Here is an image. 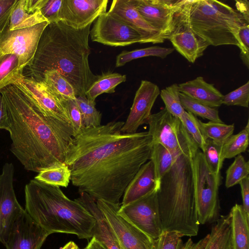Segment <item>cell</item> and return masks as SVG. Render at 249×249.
<instances>
[{"mask_svg":"<svg viewBox=\"0 0 249 249\" xmlns=\"http://www.w3.org/2000/svg\"><path fill=\"white\" fill-rule=\"evenodd\" d=\"M249 81L236 89L223 95L222 104L227 106L249 107Z\"/></svg>","mask_w":249,"mask_h":249,"instance_id":"cell-42","label":"cell"},{"mask_svg":"<svg viewBox=\"0 0 249 249\" xmlns=\"http://www.w3.org/2000/svg\"><path fill=\"white\" fill-rule=\"evenodd\" d=\"M75 101L82 114L84 128L96 127L101 125L102 114L96 109L95 101L83 96H76Z\"/></svg>","mask_w":249,"mask_h":249,"instance_id":"cell-37","label":"cell"},{"mask_svg":"<svg viewBox=\"0 0 249 249\" xmlns=\"http://www.w3.org/2000/svg\"><path fill=\"white\" fill-rule=\"evenodd\" d=\"M49 24L45 21L33 27L9 30L8 26L0 35V53L13 54L23 71L32 64L43 31Z\"/></svg>","mask_w":249,"mask_h":249,"instance_id":"cell-9","label":"cell"},{"mask_svg":"<svg viewBox=\"0 0 249 249\" xmlns=\"http://www.w3.org/2000/svg\"><path fill=\"white\" fill-rule=\"evenodd\" d=\"M226 174V187L230 188L239 184L249 176V161H246L242 155H237L227 169Z\"/></svg>","mask_w":249,"mask_h":249,"instance_id":"cell-38","label":"cell"},{"mask_svg":"<svg viewBox=\"0 0 249 249\" xmlns=\"http://www.w3.org/2000/svg\"><path fill=\"white\" fill-rule=\"evenodd\" d=\"M24 194L25 212L51 234H71L87 240L93 237L95 217L75 199L68 198L59 187L34 179L25 185Z\"/></svg>","mask_w":249,"mask_h":249,"instance_id":"cell-4","label":"cell"},{"mask_svg":"<svg viewBox=\"0 0 249 249\" xmlns=\"http://www.w3.org/2000/svg\"><path fill=\"white\" fill-rule=\"evenodd\" d=\"M15 85L24 92L44 116L71 125L64 102L54 97L43 82L24 75Z\"/></svg>","mask_w":249,"mask_h":249,"instance_id":"cell-15","label":"cell"},{"mask_svg":"<svg viewBox=\"0 0 249 249\" xmlns=\"http://www.w3.org/2000/svg\"><path fill=\"white\" fill-rule=\"evenodd\" d=\"M178 86L180 92L210 107L217 108L222 105L223 95L201 76Z\"/></svg>","mask_w":249,"mask_h":249,"instance_id":"cell-23","label":"cell"},{"mask_svg":"<svg viewBox=\"0 0 249 249\" xmlns=\"http://www.w3.org/2000/svg\"><path fill=\"white\" fill-rule=\"evenodd\" d=\"M160 186L153 163L149 160L143 164L126 188L121 206H124L155 190Z\"/></svg>","mask_w":249,"mask_h":249,"instance_id":"cell-21","label":"cell"},{"mask_svg":"<svg viewBox=\"0 0 249 249\" xmlns=\"http://www.w3.org/2000/svg\"><path fill=\"white\" fill-rule=\"evenodd\" d=\"M179 93L178 85L173 84L162 89L160 91V95L166 110L180 119L185 110L181 105Z\"/></svg>","mask_w":249,"mask_h":249,"instance_id":"cell-39","label":"cell"},{"mask_svg":"<svg viewBox=\"0 0 249 249\" xmlns=\"http://www.w3.org/2000/svg\"><path fill=\"white\" fill-rule=\"evenodd\" d=\"M62 0H42L40 11L49 23L60 21L59 12Z\"/></svg>","mask_w":249,"mask_h":249,"instance_id":"cell-43","label":"cell"},{"mask_svg":"<svg viewBox=\"0 0 249 249\" xmlns=\"http://www.w3.org/2000/svg\"><path fill=\"white\" fill-rule=\"evenodd\" d=\"M154 191L124 206L118 213L134 226L154 240L163 232L157 193Z\"/></svg>","mask_w":249,"mask_h":249,"instance_id":"cell-11","label":"cell"},{"mask_svg":"<svg viewBox=\"0 0 249 249\" xmlns=\"http://www.w3.org/2000/svg\"><path fill=\"white\" fill-rule=\"evenodd\" d=\"M249 123L238 133L231 135L224 143L221 148V157L224 161L235 157L245 152L249 145Z\"/></svg>","mask_w":249,"mask_h":249,"instance_id":"cell-34","label":"cell"},{"mask_svg":"<svg viewBox=\"0 0 249 249\" xmlns=\"http://www.w3.org/2000/svg\"><path fill=\"white\" fill-rule=\"evenodd\" d=\"M90 26L77 30L60 21L49 23L41 35L27 77L40 81L45 71L55 70L71 84L76 96L86 97L98 77L89 65Z\"/></svg>","mask_w":249,"mask_h":249,"instance_id":"cell-3","label":"cell"},{"mask_svg":"<svg viewBox=\"0 0 249 249\" xmlns=\"http://www.w3.org/2000/svg\"><path fill=\"white\" fill-rule=\"evenodd\" d=\"M60 249H78V247L74 242L71 241Z\"/></svg>","mask_w":249,"mask_h":249,"instance_id":"cell-51","label":"cell"},{"mask_svg":"<svg viewBox=\"0 0 249 249\" xmlns=\"http://www.w3.org/2000/svg\"><path fill=\"white\" fill-rule=\"evenodd\" d=\"M144 19L165 40L174 29V18L181 0H130Z\"/></svg>","mask_w":249,"mask_h":249,"instance_id":"cell-16","label":"cell"},{"mask_svg":"<svg viewBox=\"0 0 249 249\" xmlns=\"http://www.w3.org/2000/svg\"><path fill=\"white\" fill-rule=\"evenodd\" d=\"M192 161L198 223H215L220 216L218 190L221 176H215L210 170L199 149Z\"/></svg>","mask_w":249,"mask_h":249,"instance_id":"cell-7","label":"cell"},{"mask_svg":"<svg viewBox=\"0 0 249 249\" xmlns=\"http://www.w3.org/2000/svg\"><path fill=\"white\" fill-rule=\"evenodd\" d=\"M23 72L16 55L0 53V90L18 83L24 77Z\"/></svg>","mask_w":249,"mask_h":249,"instance_id":"cell-30","label":"cell"},{"mask_svg":"<svg viewBox=\"0 0 249 249\" xmlns=\"http://www.w3.org/2000/svg\"><path fill=\"white\" fill-rule=\"evenodd\" d=\"M96 201L121 249H153L154 240L119 213V204Z\"/></svg>","mask_w":249,"mask_h":249,"instance_id":"cell-10","label":"cell"},{"mask_svg":"<svg viewBox=\"0 0 249 249\" xmlns=\"http://www.w3.org/2000/svg\"><path fill=\"white\" fill-rule=\"evenodd\" d=\"M183 1L181 0L176 13L174 29L167 39L172 43L174 49L194 63L203 55L210 45L192 29Z\"/></svg>","mask_w":249,"mask_h":249,"instance_id":"cell-12","label":"cell"},{"mask_svg":"<svg viewBox=\"0 0 249 249\" xmlns=\"http://www.w3.org/2000/svg\"><path fill=\"white\" fill-rule=\"evenodd\" d=\"M192 29L209 45H232L239 47V28L249 24L228 5L216 0H184Z\"/></svg>","mask_w":249,"mask_h":249,"instance_id":"cell-6","label":"cell"},{"mask_svg":"<svg viewBox=\"0 0 249 249\" xmlns=\"http://www.w3.org/2000/svg\"><path fill=\"white\" fill-rule=\"evenodd\" d=\"M126 80V75L118 73L107 72L98 75L96 80L86 92V97L89 100L95 102L96 98L104 93L115 92L116 87Z\"/></svg>","mask_w":249,"mask_h":249,"instance_id":"cell-28","label":"cell"},{"mask_svg":"<svg viewBox=\"0 0 249 249\" xmlns=\"http://www.w3.org/2000/svg\"><path fill=\"white\" fill-rule=\"evenodd\" d=\"M108 0H62L60 21L74 29H82L107 12Z\"/></svg>","mask_w":249,"mask_h":249,"instance_id":"cell-17","label":"cell"},{"mask_svg":"<svg viewBox=\"0 0 249 249\" xmlns=\"http://www.w3.org/2000/svg\"><path fill=\"white\" fill-rule=\"evenodd\" d=\"M40 81L60 102L75 100L76 96L73 88L58 71L53 70L45 71Z\"/></svg>","mask_w":249,"mask_h":249,"instance_id":"cell-26","label":"cell"},{"mask_svg":"<svg viewBox=\"0 0 249 249\" xmlns=\"http://www.w3.org/2000/svg\"><path fill=\"white\" fill-rule=\"evenodd\" d=\"M160 91L159 87L154 83L147 80L141 81L128 116L121 128L123 132L136 133L141 125L146 124Z\"/></svg>","mask_w":249,"mask_h":249,"instance_id":"cell-19","label":"cell"},{"mask_svg":"<svg viewBox=\"0 0 249 249\" xmlns=\"http://www.w3.org/2000/svg\"><path fill=\"white\" fill-rule=\"evenodd\" d=\"M146 124L153 142L159 143L171 152L192 160L199 149L181 120L164 107L151 114Z\"/></svg>","mask_w":249,"mask_h":249,"instance_id":"cell-8","label":"cell"},{"mask_svg":"<svg viewBox=\"0 0 249 249\" xmlns=\"http://www.w3.org/2000/svg\"><path fill=\"white\" fill-rule=\"evenodd\" d=\"M9 122L6 107L1 95L0 94V129L8 131Z\"/></svg>","mask_w":249,"mask_h":249,"instance_id":"cell-48","label":"cell"},{"mask_svg":"<svg viewBox=\"0 0 249 249\" xmlns=\"http://www.w3.org/2000/svg\"><path fill=\"white\" fill-rule=\"evenodd\" d=\"M71 171L65 162L57 163L40 171L35 179L51 185L67 187L71 181Z\"/></svg>","mask_w":249,"mask_h":249,"instance_id":"cell-32","label":"cell"},{"mask_svg":"<svg viewBox=\"0 0 249 249\" xmlns=\"http://www.w3.org/2000/svg\"><path fill=\"white\" fill-rule=\"evenodd\" d=\"M124 124L112 121L84 128L73 138L64 162L80 193L119 204L129 183L150 160L153 142L148 131L124 133Z\"/></svg>","mask_w":249,"mask_h":249,"instance_id":"cell-1","label":"cell"},{"mask_svg":"<svg viewBox=\"0 0 249 249\" xmlns=\"http://www.w3.org/2000/svg\"><path fill=\"white\" fill-rule=\"evenodd\" d=\"M181 105L185 110L195 115L208 119L210 121L222 123L218 110L195 100L180 92Z\"/></svg>","mask_w":249,"mask_h":249,"instance_id":"cell-36","label":"cell"},{"mask_svg":"<svg viewBox=\"0 0 249 249\" xmlns=\"http://www.w3.org/2000/svg\"><path fill=\"white\" fill-rule=\"evenodd\" d=\"M41 2L42 0H18L10 15L9 30L29 28L47 21L40 10Z\"/></svg>","mask_w":249,"mask_h":249,"instance_id":"cell-22","label":"cell"},{"mask_svg":"<svg viewBox=\"0 0 249 249\" xmlns=\"http://www.w3.org/2000/svg\"><path fill=\"white\" fill-rule=\"evenodd\" d=\"M0 93L8 115L10 151L24 169L39 173L64 162L74 137L71 125L44 116L16 85Z\"/></svg>","mask_w":249,"mask_h":249,"instance_id":"cell-2","label":"cell"},{"mask_svg":"<svg viewBox=\"0 0 249 249\" xmlns=\"http://www.w3.org/2000/svg\"><path fill=\"white\" fill-rule=\"evenodd\" d=\"M182 237L176 233L163 232L154 240L153 249H202L208 239V234L196 242L191 238L184 242Z\"/></svg>","mask_w":249,"mask_h":249,"instance_id":"cell-29","label":"cell"},{"mask_svg":"<svg viewBox=\"0 0 249 249\" xmlns=\"http://www.w3.org/2000/svg\"><path fill=\"white\" fill-rule=\"evenodd\" d=\"M83 249H108L106 245L93 236Z\"/></svg>","mask_w":249,"mask_h":249,"instance_id":"cell-50","label":"cell"},{"mask_svg":"<svg viewBox=\"0 0 249 249\" xmlns=\"http://www.w3.org/2000/svg\"><path fill=\"white\" fill-rule=\"evenodd\" d=\"M50 234L24 210L13 224L5 246L6 249H40Z\"/></svg>","mask_w":249,"mask_h":249,"instance_id":"cell-18","label":"cell"},{"mask_svg":"<svg viewBox=\"0 0 249 249\" xmlns=\"http://www.w3.org/2000/svg\"><path fill=\"white\" fill-rule=\"evenodd\" d=\"M222 145L207 139L205 148L202 151L206 162L210 170L215 176H220V170L224 160L221 157Z\"/></svg>","mask_w":249,"mask_h":249,"instance_id":"cell-40","label":"cell"},{"mask_svg":"<svg viewBox=\"0 0 249 249\" xmlns=\"http://www.w3.org/2000/svg\"><path fill=\"white\" fill-rule=\"evenodd\" d=\"M178 156L161 144L153 142L150 160L153 163L155 175L159 182L170 170Z\"/></svg>","mask_w":249,"mask_h":249,"instance_id":"cell-31","label":"cell"},{"mask_svg":"<svg viewBox=\"0 0 249 249\" xmlns=\"http://www.w3.org/2000/svg\"><path fill=\"white\" fill-rule=\"evenodd\" d=\"M236 11L243 17L245 20L249 24V2L247 0H235Z\"/></svg>","mask_w":249,"mask_h":249,"instance_id":"cell-49","label":"cell"},{"mask_svg":"<svg viewBox=\"0 0 249 249\" xmlns=\"http://www.w3.org/2000/svg\"><path fill=\"white\" fill-rule=\"evenodd\" d=\"M14 167L6 162L0 174V242L4 246L13 224L24 211L18 203L13 186Z\"/></svg>","mask_w":249,"mask_h":249,"instance_id":"cell-14","label":"cell"},{"mask_svg":"<svg viewBox=\"0 0 249 249\" xmlns=\"http://www.w3.org/2000/svg\"><path fill=\"white\" fill-rule=\"evenodd\" d=\"M202 131L207 139L213 141L222 145L232 135L234 130V124H227L223 122L209 121L203 123L199 120Z\"/></svg>","mask_w":249,"mask_h":249,"instance_id":"cell-35","label":"cell"},{"mask_svg":"<svg viewBox=\"0 0 249 249\" xmlns=\"http://www.w3.org/2000/svg\"><path fill=\"white\" fill-rule=\"evenodd\" d=\"M63 102L69 113L74 137L84 128L82 114L75 100L69 99Z\"/></svg>","mask_w":249,"mask_h":249,"instance_id":"cell-44","label":"cell"},{"mask_svg":"<svg viewBox=\"0 0 249 249\" xmlns=\"http://www.w3.org/2000/svg\"><path fill=\"white\" fill-rule=\"evenodd\" d=\"M186 130L195 141L198 148L204 150L207 139L201 129L199 120L196 116L185 110L180 119Z\"/></svg>","mask_w":249,"mask_h":249,"instance_id":"cell-41","label":"cell"},{"mask_svg":"<svg viewBox=\"0 0 249 249\" xmlns=\"http://www.w3.org/2000/svg\"><path fill=\"white\" fill-rule=\"evenodd\" d=\"M231 249H249V216L242 205L235 204L229 213Z\"/></svg>","mask_w":249,"mask_h":249,"instance_id":"cell-25","label":"cell"},{"mask_svg":"<svg viewBox=\"0 0 249 249\" xmlns=\"http://www.w3.org/2000/svg\"><path fill=\"white\" fill-rule=\"evenodd\" d=\"M75 199L83 205L96 219L93 236L103 243L108 249H121L104 215L99 209L96 200L85 193H80V196Z\"/></svg>","mask_w":249,"mask_h":249,"instance_id":"cell-24","label":"cell"},{"mask_svg":"<svg viewBox=\"0 0 249 249\" xmlns=\"http://www.w3.org/2000/svg\"><path fill=\"white\" fill-rule=\"evenodd\" d=\"M107 13L135 30L141 35L142 43H162L165 40L133 7L130 0H113Z\"/></svg>","mask_w":249,"mask_h":249,"instance_id":"cell-20","label":"cell"},{"mask_svg":"<svg viewBox=\"0 0 249 249\" xmlns=\"http://www.w3.org/2000/svg\"><path fill=\"white\" fill-rule=\"evenodd\" d=\"M163 232L182 237L197 235V219L192 160L179 156L160 180L157 193Z\"/></svg>","mask_w":249,"mask_h":249,"instance_id":"cell-5","label":"cell"},{"mask_svg":"<svg viewBox=\"0 0 249 249\" xmlns=\"http://www.w3.org/2000/svg\"><path fill=\"white\" fill-rule=\"evenodd\" d=\"M18 0H0V35L9 26L12 11Z\"/></svg>","mask_w":249,"mask_h":249,"instance_id":"cell-46","label":"cell"},{"mask_svg":"<svg viewBox=\"0 0 249 249\" xmlns=\"http://www.w3.org/2000/svg\"><path fill=\"white\" fill-rule=\"evenodd\" d=\"M89 35L92 41L111 46L142 43V37L135 30L107 12L96 19Z\"/></svg>","mask_w":249,"mask_h":249,"instance_id":"cell-13","label":"cell"},{"mask_svg":"<svg viewBox=\"0 0 249 249\" xmlns=\"http://www.w3.org/2000/svg\"><path fill=\"white\" fill-rule=\"evenodd\" d=\"M237 40L240 49V57L249 68V24L241 26L238 31Z\"/></svg>","mask_w":249,"mask_h":249,"instance_id":"cell-45","label":"cell"},{"mask_svg":"<svg viewBox=\"0 0 249 249\" xmlns=\"http://www.w3.org/2000/svg\"><path fill=\"white\" fill-rule=\"evenodd\" d=\"M202 249H231L230 214L220 216L208 233V239Z\"/></svg>","mask_w":249,"mask_h":249,"instance_id":"cell-27","label":"cell"},{"mask_svg":"<svg viewBox=\"0 0 249 249\" xmlns=\"http://www.w3.org/2000/svg\"><path fill=\"white\" fill-rule=\"evenodd\" d=\"M173 48L151 46L132 51H123L116 56L115 66L119 67L138 58L147 56H157L164 59L174 52Z\"/></svg>","mask_w":249,"mask_h":249,"instance_id":"cell-33","label":"cell"},{"mask_svg":"<svg viewBox=\"0 0 249 249\" xmlns=\"http://www.w3.org/2000/svg\"><path fill=\"white\" fill-rule=\"evenodd\" d=\"M239 184L243 201L242 205L245 213L249 216V177L243 179Z\"/></svg>","mask_w":249,"mask_h":249,"instance_id":"cell-47","label":"cell"}]
</instances>
